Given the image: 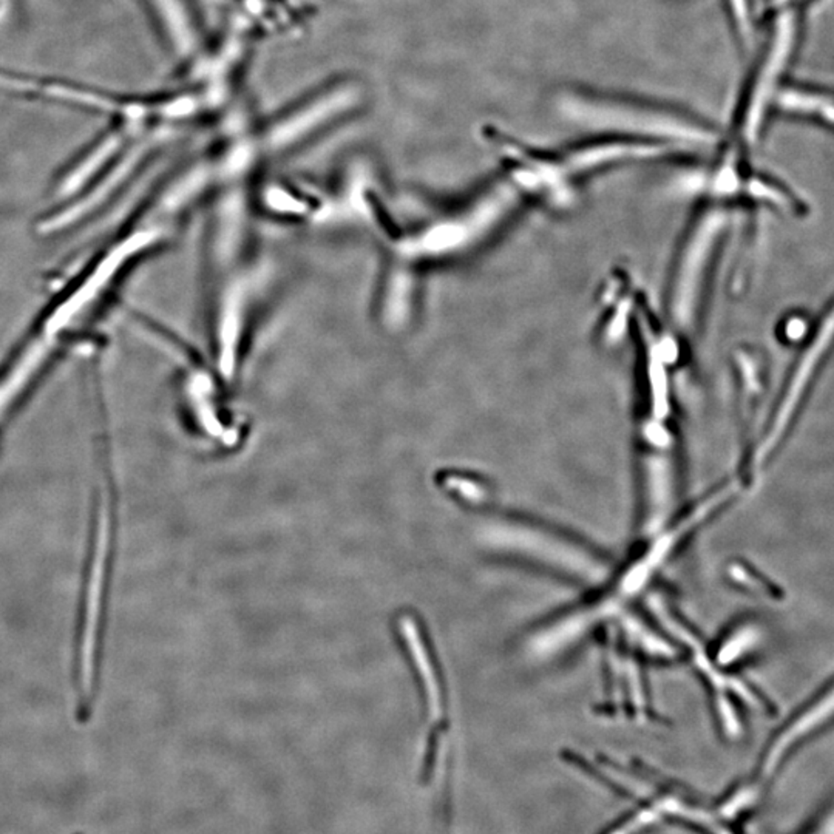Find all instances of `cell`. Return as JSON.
I'll use <instances>...</instances> for the list:
<instances>
[{
    "instance_id": "obj_6",
    "label": "cell",
    "mask_w": 834,
    "mask_h": 834,
    "mask_svg": "<svg viewBox=\"0 0 834 834\" xmlns=\"http://www.w3.org/2000/svg\"><path fill=\"white\" fill-rule=\"evenodd\" d=\"M11 0H0V17L5 15L6 10L10 8Z\"/></svg>"
},
{
    "instance_id": "obj_3",
    "label": "cell",
    "mask_w": 834,
    "mask_h": 834,
    "mask_svg": "<svg viewBox=\"0 0 834 834\" xmlns=\"http://www.w3.org/2000/svg\"><path fill=\"white\" fill-rule=\"evenodd\" d=\"M725 224L723 210L707 206L694 219L687 239H683L682 249L672 270L667 297L672 325L680 334L691 332L697 321L712 255Z\"/></svg>"
},
{
    "instance_id": "obj_5",
    "label": "cell",
    "mask_w": 834,
    "mask_h": 834,
    "mask_svg": "<svg viewBox=\"0 0 834 834\" xmlns=\"http://www.w3.org/2000/svg\"><path fill=\"white\" fill-rule=\"evenodd\" d=\"M807 834H834V814L829 816V819L822 820L818 827H814Z\"/></svg>"
},
{
    "instance_id": "obj_1",
    "label": "cell",
    "mask_w": 834,
    "mask_h": 834,
    "mask_svg": "<svg viewBox=\"0 0 834 834\" xmlns=\"http://www.w3.org/2000/svg\"><path fill=\"white\" fill-rule=\"evenodd\" d=\"M485 137L498 155L503 179L523 199L556 201L569 197L578 181L605 168L680 155L667 144L609 135H596L585 143L554 150L530 147L496 127Z\"/></svg>"
},
{
    "instance_id": "obj_2",
    "label": "cell",
    "mask_w": 834,
    "mask_h": 834,
    "mask_svg": "<svg viewBox=\"0 0 834 834\" xmlns=\"http://www.w3.org/2000/svg\"><path fill=\"white\" fill-rule=\"evenodd\" d=\"M556 99L565 119L598 135L667 144L685 153L714 147L718 141L709 124L666 102L585 86L565 88Z\"/></svg>"
},
{
    "instance_id": "obj_4",
    "label": "cell",
    "mask_w": 834,
    "mask_h": 834,
    "mask_svg": "<svg viewBox=\"0 0 834 834\" xmlns=\"http://www.w3.org/2000/svg\"><path fill=\"white\" fill-rule=\"evenodd\" d=\"M834 341V305L831 306L827 317L820 323L813 341L809 343V350L804 352V356L798 363L794 370L793 377L789 381L788 387L785 390L784 397L780 401L778 412L774 417L771 428H769L768 438L765 439L762 443L763 452L769 453L773 450L774 443L778 442L780 436L784 434L785 428L788 427L789 417H793L802 392H805L809 387L814 370L818 368L825 352L829 350V345Z\"/></svg>"
}]
</instances>
